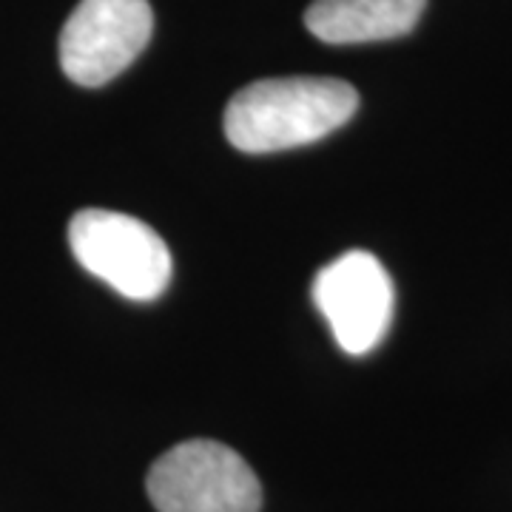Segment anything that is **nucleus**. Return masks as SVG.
<instances>
[{"mask_svg": "<svg viewBox=\"0 0 512 512\" xmlns=\"http://www.w3.org/2000/svg\"><path fill=\"white\" fill-rule=\"evenodd\" d=\"M359 94L333 77H274L239 89L225 109V137L245 154L308 146L342 128Z\"/></svg>", "mask_w": 512, "mask_h": 512, "instance_id": "1", "label": "nucleus"}, {"mask_svg": "<svg viewBox=\"0 0 512 512\" xmlns=\"http://www.w3.org/2000/svg\"><path fill=\"white\" fill-rule=\"evenodd\" d=\"M74 259L117 293L151 302L171 282V251L165 239L137 217L86 208L69 222Z\"/></svg>", "mask_w": 512, "mask_h": 512, "instance_id": "3", "label": "nucleus"}, {"mask_svg": "<svg viewBox=\"0 0 512 512\" xmlns=\"http://www.w3.org/2000/svg\"><path fill=\"white\" fill-rule=\"evenodd\" d=\"M151 32L148 0H80L60 32V66L77 86H106L143 55Z\"/></svg>", "mask_w": 512, "mask_h": 512, "instance_id": "4", "label": "nucleus"}, {"mask_svg": "<svg viewBox=\"0 0 512 512\" xmlns=\"http://www.w3.org/2000/svg\"><path fill=\"white\" fill-rule=\"evenodd\" d=\"M313 302L328 319L339 348L365 356L384 339L393 319V282L367 251H348L313 279Z\"/></svg>", "mask_w": 512, "mask_h": 512, "instance_id": "5", "label": "nucleus"}, {"mask_svg": "<svg viewBox=\"0 0 512 512\" xmlns=\"http://www.w3.org/2000/svg\"><path fill=\"white\" fill-rule=\"evenodd\" d=\"M427 9V0H313L305 26L313 37L348 46L410 35Z\"/></svg>", "mask_w": 512, "mask_h": 512, "instance_id": "6", "label": "nucleus"}, {"mask_svg": "<svg viewBox=\"0 0 512 512\" xmlns=\"http://www.w3.org/2000/svg\"><path fill=\"white\" fill-rule=\"evenodd\" d=\"M146 490L157 512H259L262 487L237 450L191 439L151 464Z\"/></svg>", "mask_w": 512, "mask_h": 512, "instance_id": "2", "label": "nucleus"}]
</instances>
